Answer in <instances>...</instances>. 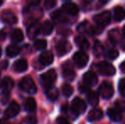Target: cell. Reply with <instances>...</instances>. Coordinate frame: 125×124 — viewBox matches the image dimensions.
I'll return each mask as SVG.
<instances>
[{
  "mask_svg": "<svg viewBox=\"0 0 125 124\" xmlns=\"http://www.w3.org/2000/svg\"><path fill=\"white\" fill-rule=\"evenodd\" d=\"M115 106H116V109L120 111V112L121 111H125V101L123 100L116 101Z\"/></svg>",
  "mask_w": 125,
  "mask_h": 124,
  "instance_id": "cell-36",
  "label": "cell"
},
{
  "mask_svg": "<svg viewBox=\"0 0 125 124\" xmlns=\"http://www.w3.org/2000/svg\"><path fill=\"white\" fill-rule=\"evenodd\" d=\"M121 46H122L123 50H124V51H125V39L122 41V44H121Z\"/></svg>",
  "mask_w": 125,
  "mask_h": 124,
  "instance_id": "cell-46",
  "label": "cell"
},
{
  "mask_svg": "<svg viewBox=\"0 0 125 124\" xmlns=\"http://www.w3.org/2000/svg\"><path fill=\"white\" fill-rule=\"evenodd\" d=\"M107 115L114 122H120L122 120V114L116 108H109L107 110Z\"/></svg>",
  "mask_w": 125,
  "mask_h": 124,
  "instance_id": "cell-21",
  "label": "cell"
},
{
  "mask_svg": "<svg viewBox=\"0 0 125 124\" xmlns=\"http://www.w3.org/2000/svg\"><path fill=\"white\" fill-rule=\"evenodd\" d=\"M0 87L4 92H9L14 87V81L9 76L4 77L2 80L1 83H0Z\"/></svg>",
  "mask_w": 125,
  "mask_h": 124,
  "instance_id": "cell-19",
  "label": "cell"
},
{
  "mask_svg": "<svg viewBox=\"0 0 125 124\" xmlns=\"http://www.w3.org/2000/svg\"><path fill=\"white\" fill-rule=\"evenodd\" d=\"M53 60H54V55L50 51L43 52L39 56V62L43 66H49L52 64Z\"/></svg>",
  "mask_w": 125,
  "mask_h": 124,
  "instance_id": "cell-16",
  "label": "cell"
},
{
  "mask_svg": "<svg viewBox=\"0 0 125 124\" xmlns=\"http://www.w3.org/2000/svg\"><path fill=\"white\" fill-rule=\"evenodd\" d=\"M20 112V106L15 101H12L4 111V116L7 118L15 117Z\"/></svg>",
  "mask_w": 125,
  "mask_h": 124,
  "instance_id": "cell-10",
  "label": "cell"
},
{
  "mask_svg": "<svg viewBox=\"0 0 125 124\" xmlns=\"http://www.w3.org/2000/svg\"><path fill=\"white\" fill-rule=\"evenodd\" d=\"M3 3V1H2V0H0V6H1L2 4Z\"/></svg>",
  "mask_w": 125,
  "mask_h": 124,
  "instance_id": "cell-47",
  "label": "cell"
},
{
  "mask_svg": "<svg viewBox=\"0 0 125 124\" xmlns=\"http://www.w3.org/2000/svg\"><path fill=\"white\" fill-rule=\"evenodd\" d=\"M124 36H125V25H124Z\"/></svg>",
  "mask_w": 125,
  "mask_h": 124,
  "instance_id": "cell-48",
  "label": "cell"
},
{
  "mask_svg": "<svg viewBox=\"0 0 125 124\" xmlns=\"http://www.w3.org/2000/svg\"><path fill=\"white\" fill-rule=\"evenodd\" d=\"M71 107L73 108V110L77 115H79L83 113L86 111L87 105H86V103L83 101V99H82L81 98L77 97L73 100Z\"/></svg>",
  "mask_w": 125,
  "mask_h": 124,
  "instance_id": "cell-9",
  "label": "cell"
},
{
  "mask_svg": "<svg viewBox=\"0 0 125 124\" xmlns=\"http://www.w3.org/2000/svg\"><path fill=\"white\" fill-rule=\"evenodd\" d=\"M118 51L115 48H112V49H109L106 53V57L107 59L111 60H116V59L118 57Z\"/></svg>",
  "mask_w": 125,
  "mask_h": 124,
  "instance_id": "cell-34",
  "label": "cell"
},
{
  "mask_svg": "<svg viewBox=\"0 0 125 124\" xmlns=\"http://www.w3.org/2000/svg\"><path fill=\"white\" fill-rule=\"evenodd\" d=\"M62 93L66 97H70L73 94V88L70 84H64L62 86Z\"/></svg>",
  "mask_w": 125,
  "mask_h": 124,
  "instance_id": "cell-33",
  "label": "cell"
},
{
  "mask_svg": "<svg viewBox=\"0 0 125 124\" xmlns=\"http://www.w3.org/2000/svg\"><path fill=\"white\" fill-rule=\"evenodd\" d=\"M56 52H57L59 56H63V55H66L70 50L72 49V45L67 40H60L58 43H56Z\"/></svg>",
  "mask_w": 125,
  "mask_h": 124,
  "instance_id": "cell-6",
  "label": "cell"
},
{
  "mask_svg": "<svg viewBox=\"0 0 125 124\" xmlns=\"http://www.w3.org/2000/svg\"><path fill=\"white\" fill-rule=\"evenodd\" d=\"M46 95L48 97V99H50V100H55L58 98V96H59V92H58L57 88H54V87H52V88L46 90Z\"/></svg>",
  "mask_w": 125,
  "mask_h": 124,
  "instance_id": "cell-31",
  "label": "cell"
},
{
  "mask_svg": "<svg viewBox=\"0 0 125 124\" xmlns=\"http://www.w3.org/2000/svg\"><path fill=\"white\" fill-rule=\"evenodd\" d=\"M0 66H1V68H3V69H5V68L8 66V61H7V60H3V61H2Z\"/></svg>",
  "mask_w": 125,
  "mask_h": 124,
  "instance_id": "cell-43",
  "label": "cell"
},
{
  "mask_svg": "<svg viewBox=\"0 0 125 124\" xmlns=\"http://www.w3.org/2000/svg\"><path fill=\"white\" fill-rule=\"evenodd\" d=\"M78 88H79V91H80L81 93H86V92L89 93V86L86 84V83H84L83 82L81 83H79Z\"/></svg>",
  "mask_w": 125,
  "mask_h": 124,
  "instance_id": "cell-38",
  "label": "cell"
},
{
  "mask_svg": "<svg viewBox=\"0 0 125 124\" xmlns=\"http://www.w3.org/2000/svg\"><path fill=\"white\" fill-rule=\"evenodd\" d=\"M21 52V48L18 47L17 45L12 44L9 45L6 48V54L9 57H15Z\"/></svg>",
  "mask_w": 125,
  "mask_h": 124,
  "instance_id": "cell-26",
  "label": "cell"
},
{
  "mask_svg": "<svg viewBox=\"0 0 125 124\" xmlns=\"http://www.w3.org/2000/svg\"><path fill=\"white\" fill-rule=\"evenodd\" d=\"M28 64L27 61L24 59H20V60H16L13 65V68L16 72H24L25 71L27 70Z\"/></svg>",
  "mask_w": 125,
  "mask_h": 124,
  "instance_id": "cell-18",
  "label": "cell"
},
{
  "mask_svg": "<svg viewBox=\"0 0 125 124\" xmlns=\"http://www.w3.org/2000/svg\"><path fill=\"white\" fill-rule=\"evenodd\" d=\"M83 83H86L87 85L94 86L98 83V77L97 75L94 71H88L83 75Z\"/></svg>",
  "mask_w": 125,
  "mask_h": 124,
  "instance_id": "cell-14",
  "label": "cell"
},
{
  "mask_svg": "<svg viewBox=\"0 0 125 124\" xmlns=\"http://www.w3.org/2000/svg\"><path fill=\"white\" fill-rule=\"evenodd\" d=\"M75 43L81 49L87 50L89 48V43L88 41V39L86 38H84L83 36H77L75 38Z\"/></svg>",
  "mask_w": 125,
  "mask_h": 124,
  "instance_id": "cell-20",
  "label": "cell"
},
{
  "mask_svg": "<svg viewBox=\"0 0 125 124\" xmlns=\"http://www.w3.org/2000/svg\"><path fill=\"white\" fill-rule=\"evenodd\" d=\"M55 4H56V1H54V0H46L44 2V7L47 10L52 9L53 7L55 6Z\"/></svg>",
  "mask_w": 125,
  "mask_h": 124,
  "instance_id": "cell-40",
  "label": "cell"
},
{
  "mask_svg": "<svg viewBox=\"0 0 125 124\" xmlns=\"http://www.w3.org/2000/svg\"><path fill=\"white\" fill-rule=\"evenodd\" d=\"M57 32L60 35H63V36H69L71 34L72 31L70 30L68 27H61L58 28Z\"/></svg>",
  "mask_w": 125,
  "mask_h": 124,
  "instance_id": "cell-35",
  "label": "cell"
},
{
  "mask_svg": "<svg viewBox=\"0 0 125 124\" xmlns=\"http://www.w3.org/2000/svg\"><path fill=\"white\" fill-rule=\"evenodd\" d=\"M114 18L117 21H121V20L125 19V10L123 7L117 6L114 9Z\"/></svg>",
  "mask_w": 125,
  "mask_h": 124,
  "instance_id": "cell-25",
  "label": "cell"
},
{
  "mask_svg": "<svg viewBox=\"0 0 125 124\" xmlns=\"http://www.w3.org/2000/svg\"><path fill=\"white\" fill-rule=\"evenodd\" d=\"M1 99V102L3 104H6L9 101V99H10V94H9V92H3L2 94L1 99Z\"/></svg>",
  "mask_w": 125,
  "mask_h": 124,
  "instance_id": "cell-41",
  "label": "cell"
},
{
  "mask_svg": "<svg viewBox=\"0 0 125 124\" xmlns=\"http://www.w3.org/2000/svg\"><path fill=\"white\" fill-rule=\"evenodd\" d=\"M41 27L42 26L40 25V23L38 21L31 23L27 29V35L29 37V38L32 39V38H36L39 34V32H41Z\"/></svg>",
  "mask_w": 125,
  "mask_h": 124,
  "instance_id": "cell-12",
  "label": "cell"
},
{
  "mask_svg": "<svg viewBox=\"0 0 125 124\" xmlns=\"http://www.w3.org/2000/svg\"><path fill=\"white\" fill-rule=\"evenodd\" d=\"M56 78H57V73L54 70L51 69L43 74H42L41 77H40V82H41L42 86L44 88H46L47 90L52 88L54 82L56 81Z\"/></svg>",
  "mask_w": 125,
  "mask_h": 124,
  "instance_id": "cell-1",
  "label": "cell"
},
{
  "mask_svg": "<svg viewBox=\"0 0 125 124\" xmlns=\"http://www.w3.org/2000/svg\"><path fill=\"white\" fill-rule=\"evenodd\" d=\"M111 20H112V15H111L110 12L107 11V10L102 12V13H100L99 15H95L94 17V20L95 21V23L98 26H100L102 27L109 25L111 22Z\"/></svg>",
  "mask_w": 125,
  "mask_h": 124,
  "instance_id": "cell-5",
  "label": "cell"
},
{
  "mask_svg": "<svg viewBox=\"0 0 125 124\" xmlns=\"http://www.w3.org/2000/svg\"><path fill=\"white\" fill-rule=\"evenodd\" d=\"M73 61L78 68H83L88 64L89 56L83 52H77L73 55Z\"/></svg>",
  "mask_w": 125,
  "mask_h": 124,
  "instance_id": "cell-8",
  "label": "cell"
},
{
  "mask_svg": "<svg viewBox=\"0 0 125 124\" xmlns=\"http://www.w3.org/2000/svg\"><path fill=\"white\" fill-rule=\"evenodd\" d=\"M87 99L91 105H97L99 103V95L95 92L89 91L87 94Z\"/></svg>",
  "mask_w": 125,
  "mask_h": 124,
  "instance_id": "cell-29",
  "label": "cell"
},
{
  "mask_svg": "<svg viewBox=\"0 0 125 124\" xmlns=\"http://www.w3.org/2000/svg\"><path fill=\"white\" fill-rule=\"evenodd\" d=\"M25 121L27 124H37V123H38V120H37V117L35 116H26Z\"/></svg>",
  "mask_w": 125,
  "mask_h": 124,
  "instance_id": "cell-39",
  "label": "cell"
},
{
  "mask_svg": "<svg viewBox=\"0 0 125 124\" xmlns=\"http://www.w3.org/2000/svg\"><path fill=\"white\" fill-rule=\"evenodd\" d=\"M0 124H10L9 122L5 119H0Z\"/></svg>",
  "mask_w": 125,
  "mask_h": 124,
  "instance_id": "cell-45",
  "label": "cell"
},
{
  "mask_svg": "<svg viewBox=\"0 0 125 124\" xmlns=\"http://www.w3.org/2000/svg\"><path fill=\"white\" fill-rule=\"evenodd\" d=\"M120 68H121V71H122L123 72L125 73V61H124V62L122 63V64H121Z\"/></svg>",
  "mask_w": 125,
  "mask_h": 124,
  "instance_id": "cell-44",
  "label": "cell"
},
{
  "mask_svg": "<svg viewBox=\"0 0 125 124\" xmlns=\"http://www.w3.org/2000/svg\"><path fill=\"white\" fill-rule=\"evenodd\" d=\"M93 53H94V56L100 57L104 54V46L100 41H95L94 44V48H93Z\"/></svg>",
  "mask_w": 125,
  "mask_h": 124,
  "instance_id": "cell-30",
  "label": "cell"
},
{
  "mask_svg": "<svg viewBox=\"0 0 125 124\" xmlns=\"http://www.w3.org/2000/svg\"><path fill=\"white\" fill-rule=\"evenodd\" d=\"M118 88L120 94L123 96H125V78H123V79L120 80L118 84Z\"/></svg>",
  "mask_w": 125,
  "mask_h": 124,
  "instance_id": "cell-37",
  "label": "cell"
},
{
  "mask_svg": "<svg viewBox=\"0 0 125 124\" xmlns=\"http://www.w3.org/2000/svg\"><path fill=\"white\" fill-rule=\"evenodd\" d=\"M47 47V41L45 39H38L34 43V48L37 50H42Z\"/></svg>",
  "mask_w": 125,
  "mask_h": 124,
  "instance_id": "cell-32",
  "label": "cell"
},
{
  "mask_svg": "<svg viewBox=\"0 0 125 124\" xmlns=\"http://www.w3.org/2000/svg\"><path fill=\"white\" fill-rule=\"evenodd\" d=\"M61 109H62L61 110L62 112L64 113V114H66V116H67L68 117L71 118V119L74 120V119H76V118H77V116H78V115H77V113H76L75 111L73 110V108L70 107L68 105H64Z\"/></svg>",
  "mask_w": 125,
  "mask_h": 124,
  "instance_id": "cell-27",
  "label": "cell"
},
{
  "mask_svg": "<svg viewBox=\"0 0 125 124\" xmlns=\"http://www.w3.org/2000/svg\"><path fill=\"white\" fill-rule=\"evenodd\" d=\"M24 108L27 112H33L37 108V103L33 98H28L24 102Z\"/></svg>",
  "mask_w": 125,
  "mask_h": 124,
  "instance_id": "cell-22",
  "label": "cell"
},
{
  "mask_svg": "<svg viewBox=\"0 0 125 124\" xmlns=\"http://www.w3.org/2000/svg\"><path fill=\"white\" fill-rule=\"evenodd\" d=\"M0 19L5 24L14 25L17 23V17L15 14L10 10H3L0 14Z\"/></svg>",
  "mask_w": 125,
  "mask_h": 124,
  "instance_id": "cell-7",
  "label": "cell"
},
{
  "mask_svg": "<svg viewBox=\"0 0 125 124\" xmlns=\"http://www.w3.org/2000/svg\"><path fill=\"white\" fill-rule=\"evenodd\" d=\"M62 75L64 76V78L66 81H73L76 77V73L74 71V70L72 68V66H66L64 65L63 66V70H62Z\"/></svg>",
  "mask_w": 125,
  "mask_h": 124,
  "instance_id": "cell-15",
  "label": "cell"
},
{
  "mask_svg": "<svg viewBox=\"0 0 125 124\" xmlns=\"http://www.w3.org/2000/svg\"><path fill=\"white\" fill-rule=\"evenodd\" d=\"M77 31L82 34H94V27L89 21L85 20L77 26Z\"/></svg>",
  "mask_w": 125,
  "mask_h": 124,
  "instance_id": "cell-11",
  "label": "cell"
},
{
  "mask_svg": "<svg viewBox=\"0 0 125 124\" xmlns=\"http://www.w3.org/2000/svg\"><path fill=\"white\" fill-rule=\"evenodd\" d=\"M97 69L99 72L104 76H113L116 73V69L111 63L101 61L97 64Z\"/></svg>",
  "mask_w": 125,
  "mask_h": 124,
  "instance_id": "cell-3",
  "label": "cell"
},
{
  "mask_svg": "<svg viewBox=\"0 0 125 124\" xmlns=\"http://www.w3.org/2000/svg\"><path fill=\"white\" fill-rule=\"evenodd\" d=\"M1 53H2V49H1V47H0V56H1Z\"/></svg>",
  "mask_w": 125,
  "mask_h": 124,
  "instance_id": "cell-49",
  "label": "cell"
},
{
  "mask_svg": "<svg viewBox=\"0 0 125 124\" xmlns=\"http://www.w3.org/2000/svg\"><path fill=\"white\" fill-rule=\"evenodd\" d=\"M102 117H103V111L99 108H94L91 110L88 115V120L90 122L99 121Z\"/></svg>",
  "mask_w": 125,
  "mask_h": 124,
  "instance_id": "cell-17",
  "label": "cell"
},
{
  "mask_svg": "<svg viewBox=\"0 0 125 124\" xmlns=\"http://www.w3.org/2000/svg\"><path fill=\"white\" fill-rule=\"evenodd\" d=\"M62 10L64 13L70 15H76L78 13V7L77 4L72 2H66L62 5Z\"/></svg>",
  "mask_w": 125,
  "mask_h": 124,
  "instance_id": "cell-13",
  "label": "cell"
},
{
  "mask_svg": "<svg viewBox=\"0 0 125 124\" xmlns=\"http://www.w3.org/2000/svg\"><path fill=\"white\" fill-rule=\"evenodd\" d=\"M99 94L103 99H111L114 94L113 87L108 82H104L101 83V85L99 88Z\"/></svg>",
  "mask_w": 125,
  "mask_h": 124,
  "instance_id": "cell-4",
  "label": "cell"
},
{
  "mask_svg": "<svg viewBox=\"0 0 125 124\" xmlns=\"http://www.w3.org/2000/svg\"><path fill=\"white\" fill-rule=\"evenodd\" d=\"M20 87L23 91L29 94H34L37 93V86L30 76H25L22 78L20 83Z\"/></svg>",
  "mask_w": 125,
  "mask_h": 124,
  "instance_id": "cell-2",
  "label": "cell"
},
{
  "mask_svg": "<svg viewBox=\"0 0 125 124\" xmlns=\"http://www.w3.org/2000/svg\"><path fill=\"white\" fill-rule=\"evenodd\" d=\"M54 25L50 20H46L44 23L42 25L41 27V33L43 35H50L53 31Z\"/></svg>",
  "mask_w": 125,
  "mask_h": 124,
  "instance_id": "cell-28",
  "label": "cell"
},
{
  "mask_svg": "<svg viewBox=\"0 0 125 124\" xmlns=\"http://www.w3.org/2000/svg\"><path fill=\"white\" fill-rule=\"evenodd\" d=\"M56 122H57L58 124H71L66 118L62 117V116H59L57 118V120H56Z\"/></svg>",
  "mask_w": 125,
  "mask_h": 124,
  "instance_id": "cell-42",
  "label": "cell"
},
{
  "mask_svg": "<svg viewBox=\"0 0 125 124\" xmlns=\"http://www.w3.org/2000/svg\"><path fill=\"white\" fill-rule=\"evenodd\" d=\"M10 38H11V40L14 43H20L24 38L23 32H22V31L21 30V29H15V30L11 32Z\"/></svg>",
  "mask_w": 125,
  "mask_h": 124,
  "instance_id": "cell-24",
  "label": "cell"
},
{
  "mask_svg": "<svg viewBox=\"0 0 125 124\" xmlns=\"http://www.w3.org/2000/svg\"><path fill=\"white\" fill-rule=\"evenodd\" d=\"M108 37H109V39L113 43H117L118 42L121 41V34H120V31L117 29H112L109 31V34H108Z\"/></svg>",
  "mask_w": 125,
  "mask_h": 124,
  "instance_id": "cell-23",
  "label": "cell"
}]
</instances>
